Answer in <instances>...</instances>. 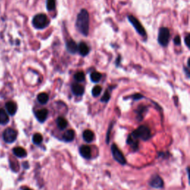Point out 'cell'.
<instances>
[{
  "mask_svg": "<svg viewBox=\"0 0 190 190\" xmlns=\"http://www.w3.org/2000/svg\"><path fill=\"white\" fill-rule=\"evenodd\" d=\"M9 122V117L4 109H0V124H7Z\"/></svg>",
  "mask_w": 190,
  "mask_h": 190,
  "instance_id": "d6986e66",
  "label": "cell"
},
{
  "mask_svg": "<svg viewBox=\"0 0 190 190\" xmlns=\"http://www.w3.org/2000/svg\"><path fill=\"white\" fill-rule=\"evenodd\" d=\"M48 114V111L46 109H40V110L37 111L36 113H35V116H36L37 120L40 123H43L46 120Z\"/></svg>",
  "mask_w": 190,
  "mask_h": 190,
  "instance_id": "9c48e42d",
  "label": "cell"
},
{
  "mask_svg": "<svg viewBox=\"0 0 190 190\" xmlns=\"http://www.w3.org/2000/svg\"><path fill=\"white\" fill-rule=\"evenodd\" d=\"M66 48L71 54H76L78 51V46L74 40H69L66 43Z\"/></svg>",
  "mask_w": 190,
  "mask_h": 190,
  "instance_id": "8fae6325",
  "label": "cell"
},
{
  "mask_svg": "<svg viewBox=\"0 0 190 190\" xmlns=\"http://www.w3.org/2000/svg\"><path fill=\"white\" fill-rule=\"evenodd\" d=\"M91 80L93 83H98L102 77V74L97 71H95L91 74Z\"/></svg>",
  "mask_w": 190,
  "mask_h": 190,
  "instance_id": "7402d4cb",
  "label": "cell"
},
{
  "mask_svg": "<svg viewBox=\"0 0 190 190\" xmlns=\"http://www.w3.org/2000/svg\"><path fill=\"white\" fill-rule=\"evenodd\" d=\"M128 19H129V22H130L131 24L134 26V29L137 31V32H138L139 34L141 35L142 37L146 36V31H145L144 28L143 27V25H141V23L139 22L138 19L135 18L134 16H132V15H129L128 17Z\"/></svg>",
  "mask_w": 190,
  "mask_h": 190,
  "instance_id": "8992f818",
  "label": "cell"
},
{
  "mask_svg": "<svg viewBox=\"0 0 190 190\" xmlns=\"http://www.w3.org/2000/svg\"><path fill=\"white\" fill-rule=\"evenodd\" d=\"M80 153L85 159H90L91 157V149L89 146H81L80 147Z\"/></svg>",
  "mask_w": 190,
  "mask_h": 190,
  "instance_id": "30bf717a",
  "label": "cell"
},
{
  "mask_svg": "<svg viewBox=\"0 0 190 190\" xmlns=\"http://www.w3.org/2000/svg\"><path fill=\"white\" fill-rule=\"evenodd\" d=\"M22 190H32V189H29V188H27V187H25V188H23V189H22Z\"/></svg>",
  "mask_w": 190,
  "mask_h": 190,
  "instance_id": "836d02e7",
  "label": "cell"
},
{
  "mask_svg": "<svg viewBox=\"0 0 190 190\" xmlns=\"http://www.w3.org/2000/svg\"><path fill=\"white\" fill-rule=\"evenodd\" d=\"M102 88L100 85H96L95 87L93 88L92 89V95L93 97H98V96L101 94Z\"/></svg>",
  "mask_w": 190,
  "mask_h": 190,
  "instance_id": "4316f807",
  "label": "cell"
},
{
  "mask_svg": "<svg viewBox=\"0 0 190 190\" xmlns=\"http://www.w3.org/2000/svg\"><path fill=\"white\" fill-rule=\"evenodd\" d=\"M32 140H33V143H34V144L40 145L43 140V138H42V134H40V133H36V134H34V136H33Z\"/></svg>",
  "mask_w": 190,
  "mask_h": 190,
  "instance_id": "603a6c76",
  "label": "cell"
},
{
  "mask_svg": "<svg viewBox=\"0 0 190 190\" xmlns=\"http://www.w3.org/2000/svg\"><path fill=\"white\" fill-rule=\"evenodd\" d=\"M17 131L11 128L6 129L3 133L4 140H5L6 143H7V144H11V143L14 142L16 139H17Z\"/></svg>",
  "mask_w": 190,
  "mask_h": 190,
  "instance_id": "52a82bcc",
  "label": "cell"
},
{
  "mask_svg": "<svg viewBox=\"0 0 190 190\" xmlns=\"http://www.w3.org/2000/svg\"><path fill=\"white\" fill-rule=\"evenodd\" d=\"M85 78V75L83 71H78L74 74V79L77 82H83Z\"/></svg>",
  "mask_w": 190,
  "mask_h": 190,
  "instance_id": "d4e9b609",
  "label": "cell"
},
{
  "mask_svg": "<svg viewBox=\"0 0 190 190\" xmlns=\"http://www.w3.org/2000/svg\"><path fill=\"white\" fill-rule=\"evenodd\" d=\"M74 137H75L74 131L72 130V129H69V130H67L65 132L63 136H62V139L66 142H71V141L74 140Z\"/></svg>",
  "mask_w": 190,
  "mask_h": 190,
  "instance_id": "9a60e30c",
  "label": "cell"
},
{
  "mask_svg": "<svg viewBox=\"0 0 190 190\" xmlns=\"http://www.w3.org/2000/svg\"><path fill=\"white\" fill-rule=\"evenodd\" d=\"M72 91H73L74 95L77 96H82L84 93V88L83 85H79V84L74 83L71 86Z\"/></svg>",
  "mask_w": 190,
  "mask_h": 190,
  "instance_id": "5bb4252c",
  "label": "cell"
},
{
  "mask_svg": "<svg viewBox=\"0 0 190 190\" xmlns=\"http://www.w3.org/2000/svg\"><path fill=\"white\" fill-rule=\"evenodd\" d=\"M76 27L84 36H87L89 31V14L85 9H82L77 15Z\"/></svg>",
  "mask_w": 190,
  "mask_h": 190,
  "instance_id": "6da1fadb",
  "label": "cell"
},
{
  "mask_svg": "<svg viewBox=\"0 0 190 190\" xmlns=\"http://www.w3.org/2000/svg\"><path fill=\"white\" fill-rule=\"evenodd\" d=\"M13 154L17 157H18V158H25V157L27 156L26 150L22 147H19V146L13 148Z\"/></svg>",
  "mask_w": 190,
  "mask_h": 190,
  "instance_id": "e0dca14e",
  "label": "cell"
},
{
  "mask_svg": "<svg viewBox=\"0 0 190 190\" xmlns=\"http://www.w3.org/2000/svg\"><path fill=\"white\" fill-rule=\"evenodd\" d=\"M10 165H11V169L14 172H17L19 169V163L17 162V160H11V161H10Z\"/></svg>",
  "mask_w": 190,
  "mask_h": 190,
  "instance_id": "484cf974",
  "label": "cell"
},
{
  "mask_svg": "<svg viewBox=\"0 0 190 190\" xmlns=\"http://www.w3.org/2000/svg\"><path fill=\"white\" fill-rule=\"evenodd\" d=\"M189 68H184V71H186V73H187V76L188 77H189Z\"/></svg>",
  "mask_w": 190,
  "mask_h": 190,
  "instance_id": "d6a6232c",
  "label": "cell"
},
{
  "mask_svg": "<svg viewBox=\"0 0 190 190\" xmlns=\"http://www.w3.org/2000/svg\"><path fill=\"white\" fill-rule=\"evenodd\" d=\"M56 125L60 130H64L68 126V121L62 117H59L56 119Z\"/></svg>",
  "mask_w": 190,
  "mask_h": 190,
  "instance_id": "ac0fdd59",
  "label": "cell"
},
{
  "mask_svg": "<svg viewBox=\"0 0 190 190\" xmlns=\"http://www.w3.org/2000/svg\"><path fill=\"white\" fill-rule=\"evenodd\" d=\"M83 140L87 143H91L95 139V134L94 132L89 129H86L83 133Z\"/></svg>",
  "mask_w": 190,
  "mask_h": 190,
  "instance_id": "4fadbf2b",
  "label": "cell"
},
{
  "mask_svg": "<svg viewBox=\"0 0 190 190\" xmlns=\"http://www.w3.org/2000/svg\"><path fill=\"white\" fill-rule=\"evenodd\" d=\"M131 135L137 140L141 139L143 140H147L151 137V131L146 126H140L134 130Z\"/></svg>",
  "mask_w": 190,
  "mask_h": 190,
  "instance_id": "7a4b0ae2",
  "label": "cell"
},
{
  "mask_svg": "<svg viewBox=\"0 0 190 190\" xmlns=\"http://www.w3.org/2000/svg\"><path fill=\"white\" fill-rule=\"evenodd\" d=\"M5 107H6V110L7 111V113H8L10 115H14L16 112H17V106L14 102L13 101L7 102L6 105H5Z\"/></svg>",
  "mask_w": 190,
  "mask_h": 190,
  "instance_id": "7c38bea8",
  "label": "cell"
},
{
  "mask_svg": "<svg viewBox=\"0 0 190 190\" xmlns=\"http://www.w3.org/2000/svg\"><path fill=\"white\" fill-rule=\"evenodd\" d=\"M111 154L114 159L116 160L117 162H118L119 163H120L121 165H125L126 163V160L122 152L119 149V148L117 147L116 144H112L111 145Z\"/></svg>",
  "mask_w": 190,
  "mask_h": 190,
  "instance_id": "5b68a950",
  "label": "cell"
},
{
  "mask_svg": "<svg viewBox=\"0 0 190 190\" xmlns=\"http://www.w3.org/2000/svg\"><path fill=\"white\" fill-rule=\"evenodd\" d=\"M189 35L188 34L187 37H186V38H185V44L187 45V46L188 47V48H189Z\"/></svg>",
  "mask_w": 190,
  "mask_h": 190,
  "instance_id": "1f68e13d",
  "label": "cell"
},
{
  "mask_svg": "<svg viewBox=\"0 0 190 190\" xmlns=\"http://www.w3.org/2000/svg\"><path fill=\"white\" fill-rule=\"evenodd\" d=\"M56 7V0H47L46 8L48 11H54Z\"/></svg>",
  "mask_w": 190,
  "mask_h": 190,
  "instance_id": "cb8c5ba5",
  "label": "cell"
},
{
  "mask_svg": "<svg viewBox=\"0 0 190 190\" xmlns=\"http://www.w3.org/2000/svg\"><path fill=\"white\" fill-rule=\"evenodd\" d=\"M170 38V33L169 30L167 28H161L159 30V34H158V43L161 46L165 47L168 45L169 42Z\"/></svg>",
  "mask_w": 190,
  "mask_h": 190,
  "instance_id": "277c9868",
  "label": "cell"
},
{
  "mask_svg": "<svg viewBox=\"0 0 190 190\" xmlns=\"http://www.w3.org/2000/svg\"><path fill=\"white\" fill-rule=\"evenodd\" d=\"M50 21L44 13H39L35 16L32 20V24L37 29H43L49 25Z\"/></svg>",
  "mask_w": 190,
  "mask_h": 190,
  "instance_id": "3957f363",
  "label": "cell"
},
{
  "mask_svg": "<svg viewBox=\"0 0 190 190\" xmlns=\"http://www.w3.org/2000/svg\"><path fill=\"white\" fill-rule=\"evenodd\" d=\"M150 187L155 188V189H160L163 187V181L159 175H155L153 176L149 181Z\"/></svg>",
  "mask_w": 190,
  "mask_h": 190,
  "instance_id": "ba28073f",
  "label": "cell"
},
{
  "mask_svg": "<svg viewBox=\"0 0 190 190\" xmlns=\"http://www.w3.org/2000/svg\"><path fill=\"white\" fill-rule=\"evenodd\" d=\"M174 42H175V45H177V46H179V45H181V37L180 36H176L175 37V39H174Z\"/></svg>",
  "mask_w": 190,
  "mask_h": 190,
  "instance_id": "f546056e",
  "label": "cell"
},
{
  "mask_svg": "<svg viewBox=\"0 0 190 190\" xmlns=\"http://www.w3.org/2000/svg\"><path fill=\"white\" fill-rule=\"evenodd\" d=\"M127 144L130 145L134 150H137L138 149V140L133 138L132 135H129L128 139H127Z\"/></svg>",
  "mask_w": 190,
  "mask_h": 190,
  "instance_id": "ffe728a7",
  "label": "cell"
},
{
  "mask_svg": "<svg viewBox=\"0 0 190 190\" xmlns=\"http://www.w3.org/2000/svg\"><path fill=\"white\" fill-rule=\"evenodd\" d=\"M48 100H49V97H48V95L46 93H40L37 96V100L40 104H46L48 103Z\"/></svg>",
  "mask_w": 190,
  "mask_h": 190,
  "instance_id": "44dd1931",
  "label": "cell"
},
{
  "mask_svg": "<svg viewBox=\"0 0 190 190\" xmlns=\"http://www.w3.org/2000/svg\"><path fill=\"white\" fill-rule=\"evenodd\" d=\"M110 97H111L110 94L109 93V91H105L104 95H103V97H102L101 101L103 102V103H107V102L110 100Z\"/></svg>",
  "mask_w": 190,
  "mask_h": 190,
  "instance_id": "f1b7e54d",
  "label": "cell"
},
{
  "mask_svg": "<svg viewBox=\"0 0 190 190\" xmlns=\"http://www.w3.org/2000/svg\"><path fill=\"white\" fill-rule=\"evenodd\" d=\"M146 110H147V109L144 106L141 107L140 109H138V111H138V118L139 120H141L143 118H144V112H146Z\"/></svg>",
  "mask_w": 190,
  "mask_h": 190,
  "instance_id": "83f0119b",
  "label": "cell"
},
{
  "mask_svg": "<svg viewBox=\"0 0 190 190\" xmlns=\"http://www.w3.org/2000/svg\"><path fill=\"white\" fill-rule=\"evenodd\" d=\"M78 51L80 52V55L85 56L89 53V48L88 47L86 43L85 42H80L78 46Z\"/></svg>",
  "mask_w": 190,
  "mask_h": 190,
  "instance_id": "2e32d148",
  "label": "cell"
},
{
  "mask_svg": "<svg viewBox=\"0 0 190 190\" xmlns=\"http://www.w3.org/2000/svg\"><path fill=\"white\" fill-rule=\"evenodd\" d=\"M132 97H133V99L136 100H140L141 98H143L144 97H143V96L141 95H140V94H136V95H133Z\"/></svg>",
  "mask_w": 190,
  "mask_h": 190,
  "instance_id": "4dcf8cb0",
  "label": "cell"
}]
</instances>
